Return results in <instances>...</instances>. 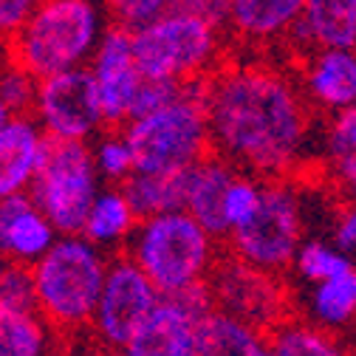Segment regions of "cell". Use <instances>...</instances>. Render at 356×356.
I'll list each match as a JSON object with an SVG mask.
<instances>
[{
    "instance_id": "1",
    "label": "cell",
    "mask_w": 356,
    "mask_h": 356,
    "mask_svg": "<svg viewBox=\"0 0 356 356\" xmlns=\"http://www.w3.org/2000/svg\"><path fill=\"white\" fill-rule=\"evenodd\" d=\"M311 111L300 85L269 63L220 65L207 76L209 147L257 178L294 175L314 136Z\"/></svg>"
},
{
    "instance_id": "2",
    "label": "cell",
    "mask_w": 356,
    "mask_h": 356,
    "mask_svg": "<svg viewBox=\"0 0 356 356\" xmlns=\"http://www.w3.org/2000/svg\"><path fill=\"white\" fill-rule=\"evenodd\" d=\"M105 249L82 238L79 232L57 235V241L31 263L37 311L54 328V334L88 328L105 280Z\"/></svg>"
},
{
    "instance_id": "3",
    "label": "cell",
    "mask_w": 356,
    "mask_h": 356,
    "mask_svg": "<svg viewBox=\"0 0 356 356\" xmlns=\"http://www.w3.org/2000/svg\"><path fill=\"white\" fill-rule=\"evenodd\" d=\"M102 34L97 0H37L26 23L9 37V60L37 79L88 65Z\"/></svg>"
},
{
    "instance_id": "4",
    "label": "cell",
    "mask_w": 356,
    "mask_h": 356,
    "mask_svg": "<svg viewBox=\"0 0 356 356\" xmlns=\"http://www.w3.org/2000/svg\"><path fill=\"white\" fill-rule=\"evenodd\" d=\"M124 246L127 257L150 277L159 294L207 280L218 257V238L209 235L187 209L142 218Z\"/></svg>"
},
{
    "instance_id": "5",
    "label": "cell",
    "mask_w": 356,
    "mask_h": 356,
    "mask_svg": "<svg viewBox=\"0 0 356 356\" xmlns=\"http://www.w3.org/2000/svg\"><path fill=\"white\" fill-rule=\"evenodd\" d=\"M204 94L207 79H190L184 94L170 105L122 124L133 153V170H184L212 150Z\"/></svg>"
},
{
    "instance_id": "6",
    "label": "cell",
    "mask_w": 356,
    "mask_h": 356,
    "mask_svg": "<svg viewBox=\"0 0 356 356\" xmlns=\"http://www.w3.org/2000/svg\"><path fill=\"white\" fill-rule=\"evenodd\" d=\"M130 46L145 76L190 82L224 65V31L175 9L133 29Z\"/></svg>"
},
{
    "instance_id": "7",
    "label": "cell",
    "mask_w": 356,
    "mask_h": 356,
    "mask_svg": "<svg viewBox=\"0 0 356 356\" xmlns=\"http://www.w3.org/2000/svg\"><path fill=\"white\" fill-rule=\"evenodd\" d=\"M99 184L102 181L91 159V142L46 136L40 167L29 184V198L60 235H74L82 229V218Z\"/></svg>"
},
{
    "instance_id": "8",
    "label": "cell",
    "mask_w": 356,
    "mask_h": 356,
    "mask_svg": "<svg viewBox=\"0 0 356 356\" xmlns=\"http://www.w3.org/2000/svg\"><path fill=\"white\" fill-rule=\"evenodd\" d=\"M302 201L289 178H263L260 204L243 227L227 235L235 257L283 275L302 241Z\"/></svg>"
},
{
    "instance_id": "9",
    "label": "cell",
    "mask_w": 356,
    "mask_h": 356,
    "mask_svg": "<svg viewBox=\"0 0 356 356\" xmlns=\"http://www.w3.org/2000/svg\"><path fill=\"white\" fill-rule=\"evenodd\" d=\"M31 119L49 139L91 142L99 136V130H105V119L88 65L40 76Z\"/></svg>"
},
{
    "instance_id": "10",
    "label": "cell",
    "mask_w": 356,
    "mask_h": 356,
    "mask_svg": "<svg viewBox=\"0 0 356 356\" xmlns=\"http://www.w3.org/2000/svg\"><path fill=\"white\" fill-rule=\"evenodd\" d=\"M207 286L215 308L252 323L263 334L277 325L289 311V297L280 275L257 269V266L235 257L232 252L229 257H215L207 275Z\"/></svg>"
},
{
    "instance_id": "11",
    "label": "cell",
    "mask_w": 356,
    "mask_h": 356,
    "mask_svg": "<svg viewBox=\"0 0 356 356\" xmlns=\"http://www.w3.org/2000/svg\"><path fill=\"white\" fill-rule=\"evenodd\" d=\"M156 300H159V289L127 254L108 257L105 280L88 328H94V337L105 348L124 350V345L136 334V328L147 317V311L156 305Z\"/></svg>"
},
{
    "instance_id": "12",
    "label": "cell",
    "mask_w": 356,
    "mask_h": 356,
    "mask_svg": "<svg viewBox=\"0 0 356 356\" xmlns=\"http://www.w3.org/2000/svg\"><path fill=\"white\" fill-rule=\"evenodd\" d=\"M88 74H91L97 88L105 127H122L130 119L133 97H136V88L142 82V71L136 65V57H133L127 29H102L97 49L88 60Z\"/></svg>"
},
{
    "instance_id": "13",
    "label": "cell",
    "mask_w": 356,
    "mask_h": 356,
    "mask_svg": "<svg viewBox=\"0 0 356 356\" xmlns=\"http://www.w3.org/2000/svg\"><path fill=\"white\" fill-rule=\"evenodd\" d=\"M300 91L311 108L337 113L356 102L353 49H311L300 74Z\"/></svg>"
},
{
    "instance_id": "14",
    "label": "cell",
    "mask_w": 356,
    "mask_h": 356,
    "mask_svg": "<svg viewBox=\"0 0 356 356\" xmlns=\"http://www.w3.org/2000/svg\"><path fill=\"white\" fill-rule=\"evenodd\" d=\"M283 40L305 54L311 49H353L356 0H302V9Z\"/></svg>"
},
{
    "instance_id": "15",
    "label": "cell",
    "mask_w": 356,
    "mask_h": 356,
    "mask_svg": "<svg viewBox=\"0 0 356 356\" xmlns=\"http://www.w3.org/2000/svg\"><path fill=\"white\" fill-rule=\"evenodd\" d=\"M57 229L42 215L29 193L0 198V254L9 263L31 266L57 241Z\"/></svg>"
},
{
    "instance_id": "16",
    "label": "cell",
    "mask_w": 356,
    "mask_h": 356,
    "mask_svg": "<svg viewBox=\"0 0 356 356\" xmlns=\"http://www.w3.org/2000/svg\"><path fill=\"white\" fill-rule=\"evenodd\" d=\"M195 317L170 294H159L156 305L124 345L130 356H193Z\"/></svg>"
},
{
    "instance_id": "17",
    "label": "cell",
    "mask_w": 356,
    "mask_h": 356,
    "mask_svg": "<svg viewBox=\"0 0 356 356\" xmlns=\"http://www.w3.org/2000/svg\"><path fill=\"white\" fill-rule=\"evenodd\" d=\"M46 133L31 116H12L0 127V198L29 193L40 167Z\"/></svg>"
},
{
    "instance_id": "18",
    "label": "cell",
    "mask_w": 356,
    "mask_h": 356,
    "mask_svg": "<svg viewBox=\"0 0 356 356\" xmlns=\"http://www.w3.org/2000/svg\"><path fill=\"white\" fill-rule=\"evenodd\" d=\"M193 356H266V334L212 305L193 325Z\"/></svg>"
},
{
    "instance_id": "19",
    "label": "cell",
    "mask_w": 356,
    "mask_h": 356,
    "mask_svg": "<svg viewBox=\"0 0 356 356\" xmlns=\"http://www.w3.org/2000/svg\"><path fill=\"white\" fill-rule=\"evenodd\" d=\"M238 170L224 161L220 156H215L212 150L195 161L190 167V181H187V201L184 209L198 220V224L215 235L218 241L227 238V227H224V218H220V201H224V190L229 184V178Z\"/></svg>"
},
{
    "instance_id": "20",
    "label": "cell",
    "mask_w": 356,
    "mask_h": 356,
    "mask_svg": "<svg viewBox=\"0 0 356 356\" xmlns=\"http://www.w3.org/2000/svg\"><path fill=\"white\" fill-rule=\"evenodd\" d=\"M190 167L184 170H133L119 184L139 220L172 209H184Z\"/></svg>"
},
{
    "instance_id": "21",
    "label": "cell",
    "mask_w": 356,
    "mask_h": 356,
    "mask_svg": "<svg viewBox=\"0 0 356 356\" xmlns=\"http://www.w3.org/2000/svg\"><path fill=\"white\" fill-rule=\"evenodd\" d=\"M302 0H229V29L252 46L277 42L297 20Z\"/></svg>"
},
{
    "instance_id": "22",
    "label": "cell",
    "mask_w": 356,
    "mask_h": 356,
    "mask_svg": "<svg viewBox=\"0 0 356 356\" xmlns=\"http://www.w3.org/2000/svg\"><path fill=\"white\" fill-rule=\"evenodd\" d=\"M139 224V218L133 215L124 193L119 184L113 187H99L91 207H88L85 218H82V229L79 235L88 238L91 243H97L99 249H113V246H122L133 227Z\"/></svg>"
},
{
    "instance_id": "23",
    "label": "cell",
    "mask_w": 356,
    "mask_h": 356,
    "mask_svg": "<svg viewBox=\"0 0 356 356\" xmlns=\"http://www.w3.org/2000/svg\"><path fill=\"white\" fill-rule=\"evenodd\" d=\"M54 328L37 308L0 302V356H40L54 348Z\"/></svg>"
},
{
    "instance_id": "24",
    "label": "cell",
    "mask_w": 356,
    "mask_h": 356,
    "mask_svg": "<svg viewBox=\"0 0 356 356\" xmlns=\"http://www.w3.org/2000/svg\"><path fill=\"white\" fill-rule=\"evenodd\" d=\"M356 314V272L345 269L328 280L311 283L308 294V320L334 334L348 328Z\"/></svg>"
},
{
    "instance_id": "25",
    "label": "cell",
    "mask_w": 356,
    "mask_h": 356,
    "mask_svg": "<svg viewBox=\"0 0 356 356\" xmlns=\"http://www.w3.org/2000/svg\"><path fill=\"white\" fill-rule=\"evenodd\" d=\"M342 350L345 348L334 331L311 320L283 317L277 325L266 331V353L275 356H337Z\"/></svg>"
},
{
    "instance_id": "26",
    "label": "cell",
    "mask_w": 356,
    "mask_h": 356,
    "mask_svg": "<svg viewBox=\"0 0 356 356\" xmlns=\"http://www.w3.org/2000/svg\"><path fill=\"white\" fill-rule=\"evenodd\" d=\"M320 147L334 184L342 190H353L356 184V111L353 108L328 113Z\"/></svg>"
},
{
    "instance_id": "27",
    "label": "cell",
    "mask_w": 356,
    "mask_h": 356,
    "mask_svg": "<svg viewBox=\"0 0 356 356\" xmlns=\"http://www.w3.org/2000/svg\"><path fill=\"white\" fill-rule=\"evenodd\" d=\"M289 269L297 272V277L302 283H320V280H328L334 275H342L345 269H353V263L345 252H339L331 241H323V238H302L294 257H291V266Z\"/></svg>"
},
{
    "instance_id": "28",
    "label": "cell",
    "mask_w": 356,
    "mask_h": 356,
    "mask_svg": "<svg viewBox=\"0 0 356 356\" xmlns=\"http://www.w3.org/2000/svg\"><path fill=\"white\" fill-rule=\"evenodd\" d=\"M260 190H263V178L238 170L229 184L224 190V201H220V218H224L227 235L238 227H243L246 220L254 215L257 204H260Z\"/></svg>"
},
{
    "instance_id": "29",
    "label": "cell",
    "mask_w": 356,
    "mask_h": 356,
    "mask_svg": "<svg viewBox=\"0 0 356 356\" xmlns=\"http://www.w3.org/2000/svg\"><path fill=\"white\" fill-rule=\"evenodd\" d=\"M91 159L97 167L99 181L108 184H122L133 172V153L122 130H108L99 136L97 145H91Z\"/></svg>"
},
{
    "instance_id": "30",
    "label": "cell",
    "mask_w": 356,
    "mask_h": 356,
    "mask_svg": "<svg viewBox=\"0 0 356 356\" xmlns=\"http://www.w3.org/2000/svg\"><path fill=\"white\" fill-rule=\"evenodd\" d=\"M37 97V76L23 65L12 63L0 71V99L9 108L12 116H31Z\"/></svg>"
},
{
    "instance_id": "31",
    "label": "cell",
    "mask_w": 356,
    "mask_h": 356,
    "mask_svg": "<svg viewBox=\"0 0 356 356\" xmlns=\"http://www.w3.org/2000/svg\"><path fill=\"white\" fill-rule=\"evenodd\" d=\"M170 3L172 0H105V9L111 15L113 26L133 31V29L156 20L159 15H164L170 9Z\"/></svg>"
},
{
    "instance_id": "32",
    "label": "cell",
    "mask_w": 356,
    "mask_h": 356,
    "mask_svg": "<svg viewBox=\"0 0 356 356\" xmlns=\"http://www.w3.org/2000/svg\"><path fill=\"white\" fill-rule=\"evenodd\" d=\"M187 82H175V79H159V76H145L136 88V97H133V108H130V119L150 113L161 105H170L172 99H178L184 94Z\"/></svg>"
},
{
    "instance_id": "33",
    "label": "cell",
    "mask_w": 356,
    "mask_h": 356,
    "mask_svg": "<svg viewBox=\"0 0 356 356\" xmlns=\"http://www.w3.org/2000/svg\"><path fill=\"white\" fill-rule=\"evenodd\" d=\"M0 302L15 305V308H37L31 266L9 263V269L3 275V283H0Z\"/></svg>"
},
{
    "instance_id": "34",
    "label": "cell",
    "mask_w": 356,
    "mask_h": 356,
    "mask_svg": "<svg viewBox=\"0 0 356 356\" xmlns=\"http://www.w3.org/2000/svg\"><path fill=\"white\" fill-rule=\"evenodd\" d=\"M170 9L190 15L218 31L229 29V0H172Z\"/></svg>"
},
{
    "instance_id": "35",
    "label": "cell",
    "mask_w": 356,
    "mask_h": 356,
    "mask_svg": "<svg viewBox=\"0 0 356 356\" xmlns=\"http://www.w3.org/2000/svg\"><path fill=\"white\" fill-rule=\"evenodd\" d=\"M37 0H0V42H9V37L26 23Z\"/></svg>"
},
{
    "instance_id": "36",
    "label": "cell",
    "mask_w": 356,
    "mask_h": 356,
    "mask_svg": "<svg viewBox=\"0 0 356 356\" xmlns=\"http://www.w3.org/2000/svg\"><path fill=\"white\" fill-rule=\"evenodd\" d=\"M331 243H334L339 252H345L348 257H353V252H356V215H353L350 207H345V209L337 215L334 229H331Z\"/></svg>"
},
{
    "instance_id": "37",
    "label": "cell",
    "mask_w": 356,
    "mask_h": 356,
    "mask_svg": "<svg viewBox=\"0 0 356 356\" xmlns=\"http://www.w3.org/2000/svg\"><path fill=\"white\" fill-rule=\"evenodd\" d=\"M9 119H12V113H9V108L3 105V99H0V127H3Z\"/></svg>"
},
{
    "instance_id": "38",
    "label": "cell",
    "mask_w": 356,
    "mask_h": 356,
    "mask_svg": "<svg viewBox=\"0 0 356 356\" xmlns=\"http://www.w3.org/2000/svg\"><path fill=\"white\" fill-rule=\"evenodd\" d=\"M6 269H9V260L0 254V283H3V275H6Z\"/></svg>"
}]
</instances>
